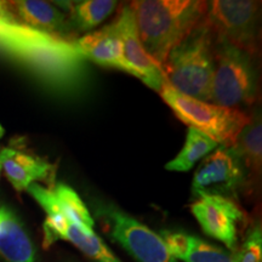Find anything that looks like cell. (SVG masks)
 <instances>
[{
    "instance_id": "cell-17",
    "label": "cell",
    "mask_w": 262,
    "mask_h": 262,
    "mask_svg": "<svg viewBox=\"0 0 262 262\" xmlns=\"http://www.w3.org/2000/svg\"><path fill=\"white\" fill-rule=\"evenodd\" d=\"M67 11L68 22L75 33H86L96 28L116 9L117 2L111 0H84L73 3H56Z\"/></svg>"
},
{
    "instance_id": "cell-7",
    "label": "cell",
    "mask_w": 262,
    "mask_h": 262,
    "mask_svg": "<svg viewBox=\"0 0 262 262\" xmlns=\"http://www.w3.org/2000/svg\"><path fill=\"white\" fill-rule=\"evenodd\" d=\"M27 191L47 214V220L44 222L45 247H50L56 241H66L73 244L94 262H122L95 233L94 229L81 227L62 212L51 189L38 183H32Z\"/></svg>"
},
{
    "instance_id": "cell-5",
    "label": "cell",
    "mask_w": 262,
    "mask_h": 262,
    "mask_svg": "<svg viewBox=\"0 0 262 262\" xmlns=\"http://www.w3.org/2000/svg\"><path fill=\"white\" fill-rule=\"evenodd\" d=\"M210 103L238 108L253 104L257 96L254 56L231 45H214Z\"/></svg>"
},
{
    "instance_id": "cell-1",
    "label": "cell",
    "mask_w": 262,
    "mask_h": 262,
    "mask_svg": "<svg viewBox=\"0 0 262 262\" xmlns=\"http://www.w3.org/2000/svg\"><path fill=\"white\" fill-rule=\"evenodd\" d=\"M0 51L24 64L57 93L72 96L86 84V60L73 41L24 25L10 12L5 2H0Z\"/></svg>"
},
{
    "instance_id": "cell-6",
    "label": "cell",
    "mask_w": 262,
    "mask_h": 262,
    "mask_svg": "<svg viewBox=\"0 0 262 262\" xmlns=\"http://www.w3.org/2000/svg\"><path fill=\"white\" fill-rule=\"evenodd\" d=\"M260 3L253 0L208 2L202 26L214 45H231L255 56L257 52V19Z\"/></svg>"
},
{
    "instance_id": "cell-13",
    "label": "cell",
    "mask_w": 262,
    "mask_h": 262,
    "mask_svg": "<svg viewBox=\"0 0 262 262\" xmlns=\"http://www.w3.org/2000/svg\"><path fill=\"white\" fill-rule=\"evenodd\" d=\"M6 8L19 22L39 32L47 33L52 37L73 41L74 35L67 16L55 5L38 0L6 2Z\"/></svg>"
},
{
    "instance_id": "cell-10",
    "label": "cell",
    "mask_w": 262,
    "mask_h": 262,
    "mask_svg": "<svg viewBox=\"0 0 262 262\" xmlns=\"http://www.w3.org/2000/svg\"><path fill=\"white\" fill-rule=\"evenodd\" d=\"M191 211L203 231L234 253L238 245V226L244 214L233 199L221 195H201L191 204Z\"/></svg>"
},
{
    "instance_id": "cell-18",
    "label": "cell",
    "mask_w": 262,
    "mask_h": 262,
    "mask_svg": "<svg viewBox=\"0 0 262 262\" xmlns=\"http://www.w3.org/2000/svg\"><path fill=\"white\" fill-rule=\"evenodd\" d=\"M243 165L245 175L256 179L262 163V125L258 114H253L232 147Z\"/></svg>"
},
{
    "instance_id": "cell-19",
    "label": "cell",
    "mask_w": 262,
    "mask_h": 262,
    "mask_svg": "<svg viewBox=\"0 0 262 262\" xmlns=\"http://www.w3.org/2000/svg\"><path fill=\"white\" fill-rule=\"evenodd\" d=\"M217 146L219 143L209 136L194 127H188L185 146L175 158L166 164L165 169L169 171L187 172L199 160L205 158L212 150L217 148Z\"/></svg>"
},
{
    "instance_id": "cell-4",
    "label": "cell",
    "mask_w": 262,
    "mask_h": 262,
    "mask_svg": "<svg viewBox=\"0 0 262 262\" xmlns=\"http://www.w3.org/2000/svg\"><path fill=\"white\" fill-rule=\"evenodd\" d=\"M159 95L181 122L224 147L235 145L239 134L250 119L243 110L203 102L179 93L168 83L163 85Z\"/></svg>"
},
{
    "instance_id": "cell-23",
    "label": "cell",
    "mask_w": 262,
    "mask_h": 262,
    "mask_svg": "<svg viewBox=\"0 0 262 262\" xmlns=\"http://www.w3.org/2000/svg\"><path fill=\"white\" fill-rule=\"evenodd\" d=\"M0 173H2V162H0Z\"/></svg>"
},
{
    "instance_id": "cell-15",
    "label": "cell",
    "mask_w": 262,
    "mask_h": 262,
    "mask_svg": "<svg viewBox=\"0 0 262 262\" xmlns=\"http://www.w3.org/2000/svg\"><path fill=\"white\" fill-rule=\"evenodd\" d=\"M159 235L176 261L235 262L234 253L212 245L193 234L164 229Z\"/></svg>"
},
{
    "instance_id": "cell-9",
    "label": "cell",
    "mask_w": 262,
    "mask_h": 262,
    "mask_svg": "<svg viewBox=\"0 0 262 262\" xmlns=\"http://www.w3.org/2000/svg\"><path fill=\"white\" fill-rule=\"evenodd\" d=\"M247 181L244 168L232 147L219 146L196 168L192 181V196L221 195L234 198Z\"/></svg>"
},
{
    "instance_id": "cell-16",
    "label": "cell",
    "mask_w": 262,
    "mask_h": 262,
    "mask_svg": "<svg viewBox=\"0 0 262 262\" xmlns=\"http://www.w3.org/2000/svg\"><path fill=\"white\" fill-rule=\"evenodd\" d=\"M0 255L8 262H37L34 245L16 214L0 205Z\"/></svg>"
},
{
    "instance_id": "cell-2",
    "label": "cell",
    "mask_w": 262,
    "mask_h": 262,
    "mask_svg": "<svg viewBox=\"0 0 262 262\" xmlns=\"http://www.w3.org/2000/svg\"><path fill=\"white\" fill-rule=\"evenodd\" d=\"M129 6L147 55L162 67L169 52L201 24L208 2L139 0Z\"/></svg>"
},
{
    "instance_id": "cell-8",
    "label": "cell",
    "mask_w": 262,
    "mask_h": 262,
    "mask_svg": "<svg viewBox=\"0 0 262 262\" xmlns=\"http://www.w3.org/2000/svg\"><path fill=\"white\" fill-rule=\"evenodd\" d=\"M94 212L106 226L111 238L122 245L137 262H178L158 233L116 205L96 201Z\"/></svg>"
},
{
    "instance_id": "cell-14",
    "label": "cell",
    "mask_w": 262,
    "mask_h": 262,
    "mask_svg": "<svg viewBox=\"0 0 262 262\" xmlns=\"http://www.w3.org/2000/svg\"><path fill=\"white\" fill-rule=\"evenodd\" d=\"M2 171L16 191L27 189L32 183L50 180L54 175V166L47 160L12 147L0 150Z\"/></svg>"
},
{
    "instance_id": "cell-3",
    "label": "cell",
    "mask_w": 262,
    "mask_h": 262,
    "mask_svg": "<svg viewBox=\"0 0 262 262\" xmlns=\"http://www.w3.org/2000/svg\"><path fill=\"white\" fill-rule=\"evenodd\" d=\"M214 66V42L206 28L199 24L169 52L160 68L172 89L209 102Z\"/></svg>"
},
{
    "instance_id": "cell-21",
    "label": "cell",
    "mask_w": 262,
    "mask_h": 262,
    "mask_svg": "<svg viewBox=\"0 0 262 262\" xmlns=\"http://www.w3.org/2000/svg\"><path fill=\"white\" fill-rule=\"evenodd\" d=\"M235 262H262V232L256 226L249 232L244 243L234 251Z\"/></svg>"
},
{
    "instance_id": "cell-11",
    "label": "cell",
    "mask_w": 262,
    "mask_h": 262,
    "mask_svg": "<svg viewBox=\"0 0 262 262\" xmlns=\"http://www.w3.org/2000/svg\"><path fill=\"white\" fill-rule=\"evenodd\" d=\"M116 24L123 40L124 57L139 74L141 79L153 90L160 91L166 83L159 64L150 58L139 38L135 16L130 6H124L116 18Z\"/></svg>"
},
{
    "instance_id": "cell-20",
    "label": "cell",
    "mask_w": 262,
    "mask_h": 262,
    "mask_svg": "<svg viewBox=\"0 0 262 262\" xmlns=\"http://www.w3.org/2000/svg\"><path fill=\"white\" fill-rule=\"evenodd\" d=\"M57 204L60 206L62 212L70 219L71 221L88 229H94L95 221L90 215L89 209L81 201V198L77 194V192L70 186L64 183H57L52 189Z\"/></svg>"
},
{
    "instance_id": "cell-12",
    "label": "cell",
    "mask_w": 262,
    "mask_h": 262,
    "mask_svg": "<svg viewBox=\"0 0 262 262\" xmlns=\"http://www.w3.org/2000/svg\"><path fill=\"white\" fill-rule=\"evenodd\" d=\"M73 44L77 51L86 61L90 60L97 64L117 68L139 78L137 72L124 57L123 40L116 21L98 31L88 33L83 37L75 39Z\"/></svg>"
},
{
    "instance_id": "cell-22",
    "label": "cell",
    "mask_w": 262,
    "mask_h": 262,
    "mask_svg": "<svg viewBox=\"0 0 262 262\" xmlns=\"http://www.w3.org/2000/svg\"><path fill=\"white\" fill-rule=\"evenodd\" d=\"M3 135H4V129H3V126L0 125V139H2Z\"/></svg>"
}]
</instances>
